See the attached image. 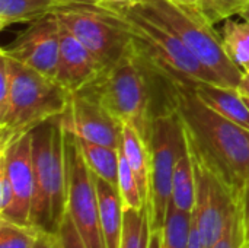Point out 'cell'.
Here are the masks:
<instances>
[{
	"label": "cell",
	"instance_id": "1",
	"mask_svg": "<svg viewBox=\"0 0 249 248\" xmlns=\"http://www.w3.org/2000/svg\"><path fill=\"white\" fill-rule=\"evenodd\" d=\"M149 67L160 99L179 117L188 146L229 187L241 193L249 181V130L207 107L191 85Z\"/></svg>",
	"mask_w": 249,
	"mask_h": 248
},
{
	"label": "cell",
	"instance_id": "2",
	"mask_svg": "<svg viewBox=\"0 0 249 248\" xmlns=\"http://www.w3.org/2000/svg\"><path fill=\"white\" fill-rule=\"evenodd\" d=\"M95 6L111 23L130 37L137 51L155 70L188 85H196L198 82L222 85V82L193 56L174 32L137 6Z\"/></svg>",
	"mask_w": 249,
	"mask_h": 248
},
{
	"label": "cell",
	"instance_id": "3",
	"mask_svg": "<svg viewBox=\"0 0 249 248\" xmlns=\"http://www.w3.org/2000/svg\"><path fill=\"white\" fill-rule=\"evenodd\" d=\"M150 79L149 64L133 44L118 61L105 67L79 92L95 98L123 124H131L149 145L152 120L156 113L152 108L155 85H150L153 82Z\"/></svg>",
	"mask_w": 249,
	"mask_h": 248
},
{
	"label": "cell",
	"instance_id": "4",
	"mask_svg": "<svg viewBox=\"0 0 249 248\" xmlns=\"http://www.w3.org/2000/svg\"><path fill=\"white\" fill-rule=\"evenodd\" d=\"M34 202L31 224L45 232H55L66 213L64 129L54 117L32 132Z\"/></svg>",
	"mask_w": 249,
	"mask_h": 248
},
{
	"label": "cell",
	"instance_id": "5",
	"mask_svg": "<svg viewBox=\"0 0 249 248\" xmlns=\"http://www.w3.org/2000/svg\"><path fill=\"white\" fill-rule=\"evenodd\" d=\"M136 6L174 32L222 85L238 88L244 73L228 56L222 34L200 13L196 4H182L171 0H143Z\"/></svg>",
	"mask_w": 249,
	"mask_h": 248
},
{
	"label": "cell",
	"instance_id": "6",
	"mask_svg": "<svg viewBox=\"0 0 249 248\" xmlns=\"http://www.w3.org/2000/svg\"><path fill=\"white\" fill-rule=\"evenodd\" d=\"M13 83L4 113L0 114V151L39 124L60 117L67 107L70 92L50 79L15 60Z\"/></svg>",
	"mask_w": 249,
	"mask_h": 248
},
{
	"label": "cell",
	"instance_id": "7",
	"mask_svg": "<svg viewBox=\"0 0 249 248\" xmlns=\"http://www.w3.org/2000/svg\"><path fill=\"white\" fill-rule=\"evenodd\" d=\"M162 107L153 114L147 145L150 155V190L147 200L150 231H160L165 225L175 164L187 143L177 113L163 101Z\"/></svg>",
	"mask_w": 249,
	"mask_h": 248
},
{
	"label": "cell",
	"instance_id": "8",
	"mask_svg": "<svg viewBox=\"0 0 249 248\" xmlns=\"http://www.w3.org/2000/svg\"><path fill=\"white\" fill-rule=\"evenodd\" d=\"M188 145V143H187ZM196 174L193 225L206 248H212L238 215L241 193L229 187L190 146Z\"/></svg>",
	"mask_w": 249,
	"mask_h": 248
},
{
	"label": "cell",
	"instance_id": "9",
	"mask_svg": "<svg viewBox=\"0 0 249 248\" xmlns=\"http://www.w3.org/2000/svg\"><path fill=\"white\" fill-rule=\"evenodd\" d=\"M66 153V213L71 218L88 248H107L101 222L95 175L89 170L77 139L64 130Z\"/></svg>",
	"mask_w": 249,
	"mask_h": 248
},
{
	"label": "cell",
	"instance_id": "10",
	"mask_svg": "<svg viewBox=\"0 0 249 248\" xmlns=\"http://www.w3.org/2000/svg\"><path fill=\"white\" fill-rule=\"evenodd\" d=\"M53 13L105 67L118 61L133 45L130 37L111 23L95 4L55 6Z\"/></svg>",
	"mask_w": 249,
	"mask_h": 248
},
{
	"label": "cell",
	"instance_id": "11",
	"mask_svg": "<svg viewBox=\"0 0 249 248\" xmlns=\"http://www.w3.org/2000/svg\"><path fill=\"white\" fill-rule=\"evenodd\" d=\"M61 23L55 13H48L22 31L0 53L12 60L55 80L60 54Z\"/></svg>",
	"mask_w": 249,
	"mask_h": 248
},
{
	"label": "cell",
	"instance_id": "12",
	"mask_svg": "<svg viewBox=\"0 0 249 248\" xmlns=\"http://www.w3.org/2000/svg\"><path fill=\"white\" fill-rule=\"evenodd\" d=\"M60 120L63 129L77 139L115 149L123 146V123L101 102L83 92L70 94Z\"/></svg>",
	"mask_w": 249,
	"mask_h": 248
},
{
	"label": "cell",
	"instance_id": "13",
	"mask_svg": "<svg viewBox=\"0 0 249 248\" xmlns=\"http://www.w3.org/2000/svg\"><path fill=\"white\" fill-rule=\"evenodd\" d=\"M0 167L4 168L15 193V209L7 221L22 225H32L31 212L34 202V165L31 133L19 137L10 146L0 151Z\"/></svg>",
	"mask_w": 249,
	"mask_h": 248
},
{
	"label": "cell",
	"instance_id": "14",
	"mask_svg": "<svg viewBox=\"0 0 249 248\" xmlns=\"http://www.w3.org/2000/svg\"><path fill=\"white\" fill-rule=\"evenodd\" d=\"M102 70L104 66L96 57L61 23L55 82L70 94L79 92L95 80Z\"/></svg>",
	"mask_w": 249,
	"mask_h": 248
},
{
	"label": "cell",
	"instance_id": "15",
	"mask_svg": "<svg viewBox=\"0 0 249 248\" xmlns=\"http://www.w3.org/2000/svg\"><path fill=\"white\" fill-rule=\"evenodd\" d=\"M196 95L222 117L249 130V107L238 88L198 82L191 85Z\"/></svg>",
	"mask_w": 249,
	"mask_h": 248
},
{
	"label": "cell",
	"instance_id": "16",
	"mask_svg": "<svg viewBox=\"0 0 249 248\" xmlns=\"http://www.w3.org/2000/svg\"><path fill=\"white\" fill-rule=\"evenodd\" d=\"M95 184L99 203V222L105 246L107 248H120L124 224V205L120 191L115 186L96 175Z\"/></svg>",
	"mask_w": 249,
	"mask_h": 248
},
{
	"label": "cell",
	"instance_id": "17",
	"mask_svg": "<svg viewBox=\"0 0 249 248\" xmlns=\"http://www.w3.org/2000/svg\"><path fill=\"white\" fill-rule=\"evenodd\" d=\"M121 151L139 183L142 197L147 208L150 190V155L149 148L139 132L128 123L123 124V146Z\"/></svg>",
	"mask_w": 249,
	"mask_h": 248
},
{
	"label": "cell",
	"instance_id": "18",
	"mask_svg": "<svg viewBox=\"0 0 249 248\" xmlns=\"http://www.w3.org/2000/svg\"><path fill=\"white\" fill-rule=\"evenodd\" d=\"M194 205H196V174H194V164L188 151V145L185 143V148L179 153V158L175 164L169 206L185 213H193Z\"/></svg>",
	"mask_w": 249,
	"mask_h": 248
},
{
	"label": "cell",
	"instance_id": "19",
	"mask_svg": "<svg viewBox=\"0 0 249 248\" xmlns=\"http://www.w3.org/2000/svg\"><path fill=\"white\" fill-rule=\"evenodd\" d=\"M77 143L89 170L96 177L111 183L118 189V167H120L121 148L115 149L111 146H105L82 139H77Z\"/></svg>",
	"mask_w": 249,
	"mask_h": 248
},
{
	"label": "cell",
	"instance_id": "20",
	"mask_svg": "<svg viewBox=\"0 0 249 248\" xmlns=\"http://www.w3.org/2000/svg\"><path fill=\"white\" fill-rule=\"evenodd\" d=\"M220 34L231 60L244 75H249V22L229 18L223 22Z\"/></svg>",
	"mask_w": 249,
	"mask_h": 248
},
{
	"label": "cell",
	"instance_id": "21",
	"mask_svg": "<svg viewBox=\"0 0 249 248\" xmlns=\"http://www.w3.org/2000/svg\"><path fill=\"white\" fill-rule=\"evenodd\" d=\"M55 7L54 0H0V28L13 23L34 22Z\"/></svg>",
	"mask_w": 249,
	"mask_h": 248
},
{
	"label": "cell",
	"instance_id": "22",
	"mask_svg": "<svg viewBox=\"0 0 249 248\" xmlns=\"http://www.w3.org/2000/svg\"><path fill=\"white\" fill-rule=\"evenodd\" d=\"M150 240V222L147 208L124 209V224L120 248H147Z\"/></svg>",
	"mask_w": 249,
	"mask_h": 248
},
{
	"label": "cell",
	"instance_id": "23",
	"mask_svg": "<svg viewBox=\"0 0 249 248\" xmlns=\"http://www.w3.org/2000/svg\"><path fill=\"white\" fill-rule=\"evenodd\" d=\"M162 231V248H188L193 231V215L172 206L168 209Z\"/></svg>",
	"mask_w": 249,
	"mask_h": 248
},
{
	"label": "cell",
	"instance_id": "24",
	"mask_svg": "<svg viewBox=\"0 0 249 248\" xmlns=\"http://www.w3.org/2000/svg\"><path fill=\"white\" fill-rule=\"evenodd\" d=\"M42 229L0 218V248H34Z\"/></svg>",
	"mask_w": 249,
	"mask_h": 248
},
{
	"label": "cell",
	"instance_id": "25",
	"mask_svg": "<svg viewBox=\"0 0 249 248\" xmlns=\"http://www.w3.org/2000/svg\"><path fill=\"white\" fill-rule=\"evenodd\" d=\"M118 191L124 205V209H144L146 203L142 197L139 183L121 151L118 167Z\"/></svg>",
	"mask_w": 249,
	"mask_h": 248
},
{
	"label": "cell",
	"instance_id": "26",
	"mask_svg": "<svg viewBox=\"0 0 249 248\" xmlns=\"http://www.w3.org/2000/svg\"><path fill=\"white\" fill-rule=\"evenodd\" d=\"M249 4V0H198L196 3L200 13L212 23L217 25L229 18L239 16Z\"/></svg>",
	"mask_w": 249,
	"mask_h": 248
},
{
	"label": "cell",
	"instance_id": "27",
	"mask_svg": "<svg viewBox=\"0 0 249 248\" xmlns=\"http://www.w3.org/2000/svg\"><path fill=\"white\" fill-rule=\"evenodd\" d=\"M53 241L54 248H88L67 213H64L57 231L53 232Z\"/></svg>",
	"mask_w": 249,
	"mask_h": 248
},
{
	"label": "cell",
	"instance_id": "28",
	"mask_svg": "<svg viewBox=\"0 0 249 248\" xmlns=\"http://www.w3.org/2000/svg\"><path fill=\"white\" fill-rule=\"evenodd\" d=\"M247 240L241 218V208L238 215L232 219V222L228 225L223 235L216 241V244L212 248H245Z\"/></svg>",
	"mask_w": 249,
	"mask_h": 248
},
{
	"label": "cell",
	"instance_id": "29",
	"mask_svg": "<svg viewBox=\"0 0 249 248\" xmlns=\"http://www.w3.org/2000/svg\"><path fill=\"white\" fill-rule=\"evenodd\" d=\"M15 209V193L3 167H0V218L10 219Z\"/></svg>",
	"mask_w": 249,
	"mask_h": 248
},
{
	"label": "cell",
	"instance_id": "30",
	"mask_svg": "<svg viewBox=\"0 0 249 248\" xmlns=\"http://www.w3.org/2000/svg\"><path fill=\"white\" fill-rule=\"evenodd\" d=\"M241 218L245 232V240L249 243V181L241 191Z\"/></svg>",
	"mask_w": 249,
	"mask_h": 248
},
{
	"label": "cell",
	"instance_id": "31",
	"mask_svg": "<svg viewBox=\"0 0 249 248\" xmlns=\"http://www.w3.org/2000/svg\"><path fill=\"white\" fill-rule=\"evenodd\" d=\"M143 0H99L98 4L101 6H112V7H130L140 4Z\"/></svg>",
	"mask_w": 249,
	"mask_h": 248
},
{
	"label": "cell",
	"instance_id": "32",
	"mask_svg": "<svg viewBox=\"0 0 249 248\" xmlns=\"http://www.w3.org/2000/svg\"><path fill=\"white\" fill-rule=\"evenodd\" d=\"M34 248H54V241H53V234L51 232H45L42 231L41 235L38 237L36 244Z\"/></svg>",
	"mask_w": 249,
	"mask_h": 248
},
{
	"label": "cell",
	"instance_id": "33",
	"mask_svg": "<svg viewBox=\"0 0 249 248\" xmlns=\"http://www.w3.org/2000/svg\"><path fill=\"white\" fill-rule=\"evenodd\" d=\"M99 0H54L55 6H71V4H98Z\"/></svg>",
	"mask_w": 249,
	"mask_h": 248
},
{
	"label": "cell",
	"instance_id": "34",
	"mask_svg": "<svg viewBox=\"0 0 249 248\" xmlns=\"http://www.w3.org/2000/svg\"><path fill=\"white\" fill-rule=\"evenodd\" d=\"M147 248H162V231H150V240Z\"/></svg>",
	"mask_w": 249,
	"mask_h": 248
},
{
	"label": "cell",
	"instance_id": "35",
	"mask_svg": "<svg viewBox=\"0 0 249 248\" xmlns=\"http://www.w3.org/2000/svg\"><path fill=\"white\" fill-rule=\"evenodd\" d=\"M188 248H206L204 247V244H203V241H201V238H200V235H198V232L196 231L194 225H193V231H191L190 246H188Z\"/></svg>",
	"mask_w": 249,
	"mask_h": 248
},
{
	"label": "cell",
	"instance_id": "36",
	"mask_svg": "<svg viewBox=\"0 0 249 248\" xmlns=\"http://www.w3.org/2000/svg\"><path fill=\"white\" fill-rule=\"evenodd\" d=\"M238 89L244 96H249V75H244L241 83L238 85Z\"/></svg>",
	"mask_w": 249,
	"mask_h": 248
},
{
	"label": "cell",
	"instance_id": "37",
	"mask_svg": "<svg viewBox=\"0 0 249 248\" xmlns=\"http://www.w3.org/2000/svg\"><path fill=\"white\" fill-rule=\"evenodd\" d=\"M239 16H241L242 19H245L247 22H249V4L245 7V9H244V10H242V13H241Z\"/></svg>",
	"mask_w": 249,
	"mask_h": 248
},
{
	"label": "cell",
	"instance_id": "38",
	"mask_svg": "<svg viewBox=\"0 0 249 248\" xmlns=\"http://www.w3.org/2000/svg\"><path fill=\"white\" fill-rule=\"evenodd\" d=\"M171 1H175V3H182V4H196L198 0H171Z\"/></svg>",
	"mask_w": 249,
	"mask_h": 248
},
{
	"label": "cell",
	"instance_id": "39",
	"mask_svg": "<svg viewBox=\"0 0 249 248\" xmlns=\"http://www.w3.org/2000/svg\"><path fill=\"white\" fill-rule=\"evenodd\" d=\"M245 98V102H247V105L249 107V96H244Z\"/></svg>",
	"mask_w": 249,
	"mask_h": 248
},
{
	"label": "cell",
	"instance_id": "40",
	"mask_svg": "<svg viewBox=\"0 0 249 248\" xmlns=\"http://www.w3.org/2000/svg\"><path fill=\"white\" fill-rule=\"evenodd\" d=\"M245 248H249V243H247V244H245Z\"/></svg>",
	"mask_w": 249,
	"mask_h": 248
}]
</instances>
